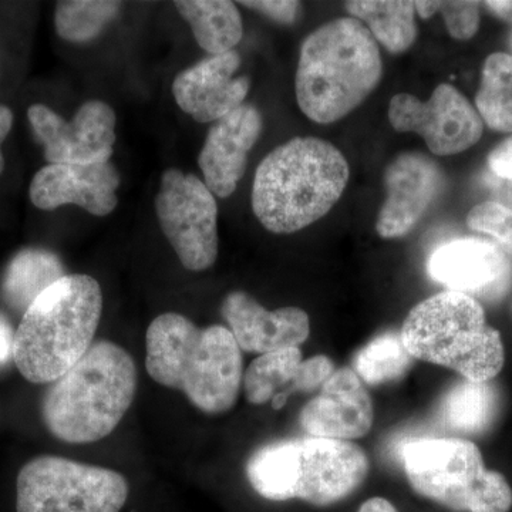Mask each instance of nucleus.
<instances>
[{
    "label": "nucleus",
    "instance_id": "14",
    "mask_svg": "<svg viewBox=\"0 0 512 512\" xmlns=\"http://www.w3.org/2000/svg\"><path fill=\"white\" fill-rule=\"evenodd\" d=\"M443 184L439 165L424 154L394 158L384 173L386 200L377 217V234L384 239L409 234L439 197Z\"/></svg>",
    "mask_w": 512,
    "mask_h": 512
},
{
    "label": "nucleus",
    "instance_id": "29",
    "mask_svg": "<svg viewBox=\"0 0 512 512\" xmlns=\"http://www.w3.org/2000/svg\"><path fill=\"white\" fill-rule=\"evenodd\" d=\"M440 13L454 39L468 40L476 35L480 26V3L441 2Z\"/></svg>",
    "mask_w": 512,
    "mask_h": 512
},
{
    "label": "nucleus",
    "instance_id": "30",
    "mask_svg": "<svg viewBox=\"0 0 512 512\" xmlns=\"http://www.w3.org/2000/svg\"><path fill=\"white\" fill-rule=\"evenodd\" d=\"M335 370V363L325 355H316L303 360L285 396L288 397L292 392H315L325 384Z\"/></svg>",
    "mask_w": 512,
    "mask_h": 512
},
{
    "label": "nucleus",
    "instance_id": "26",
    "mask_svg": "<svg viewBox=\"0 0 512 512\" xmlns=\"http://www.w3.org/2000/svg\"><path fill=\"white\" fill-rule=\"evenodd\" d=\"M302 362L299 348L275 350L256 357L242 380L248 402L255 406L271 402L279 389L292 384Z\"/></svg>",
    "mask_w": 512,
    "mask_h": 512
},
{
    "label": "nucleus",
    "instance_id": "5",
    "mask_svg": "<svg viewBox=\"0 0 512 512\" xmlns=\"http://www.w3.org/2000/svg\"><path fill=\"white\" fill-rule=\"evenodd\" d=\"M103 312L99 282L66 275L46 289L23 315L13 362L30 383L56 382L92 348Z\"/></svg>",
    "mask_w": 512,
    "mask_h": 512
},
{
    "label": "nucleus",
    "instance_id": "34",
    "mask_svg": "<svg viewBox=\"0 0 512 512\" xmlns=\"http://www.w3.org/2000/svg\"><path fill=\"white\" fill-rule=\"evenodd\" d=\"M15 333L5 316L0 315V369L13 362V343Z\"/></svg>",
    "mask_w": 512,
    "mask_h": 512
},
{
    "label": "nucleus",
    "instance_id": "24",
    "mask_svg": "<svg viewBox=\"0 0 512 512\" xmlns=\"http://www.w3.org/2000/svg\"><path fill=\"white\" fill-rule=\"evenodd\" d=\"M476 106L488 127L512 133V56L508 53H493L485 59Z\"/></svg>",
    "mask_w": 512,
    "mask_h": 512
},
{
    "label": "nucleus",
    "instance_id": "6",
    "mask_svg": "<svg viewBox=\"0 0 512 512\" xmlns=\"http://www.w3.org/2000/svg\"><path fill=\"white\" fill-rule=\"evenodd\" d=\"M369 468L365 450L352 441L309 436L259 448L248 460L247 477L266 500L328 507L355 493Z\"/></svg>",
    "mask_w": 512,
    "mask_h": 512
},
{
    "label": "nucleus",
    "instance_id": "3",
    "mask_svg": "<svg viewBox=\"0 0 512 512\" xmlns=\"http://www.w3.org/2000/svg\"><path fill=\"white\" fill-rule=\"evenodd\" d=\"M382 74V56L370 30L355 18L332 20L303 40L296 100L308 119L335 123L369 97Z\"/></svg>",
    "mask_w": 512,
    "mask_h": 512
},
{
    "label": "nucleus",
    "instance_id": "2",
    "mask_svg": "<svg viewBox=\"0 0 512 512\" xmlns=\"http://www.w3.org/2000/svg\"><path fill=\"white\" fill-rule=\"evenodd\" d=\"M345 156L325 140L298 137L276 147L256 170L252 210L274 234H293L319 221L349 181Z\"/></svg>",
    "mask_w": 512,
    "mask_h": 512
},
{
    "label": "nucleus",
    "instance_id": "35",
    "mask_svg": "<svg viewBox=\"0 0 512 512\" xmlns=\"http://www.w3.org/2000/svg\"><path fill=\"white\" fill-rule=\"evenodd\" d=\"M13 127V113L9 107L0 104V174L5 170V157L2 153V144L9 136L10 130Z\"/></svg>",
    "mask_w": 512,
    "mask_h": 512
},
{
    "label": "nucleus",
    "instance_id": "10",
    "mask_svg": "<svg viewBox=\"0 0 512 512\" xmlns=\"http://www.w3.org/2000/svg\"><path fill=\"white\" fill-rule=\"evenodd\" d=\"M158 224L185 269L201 272L218 256V205L197 175L168 168L156 198Z\"/></svg>",
    "mask_w": 512,
    "mask_h": 512
},
{
    "label": "nucleus",
    "instance_id": "32",
    "mask_svg": "<svg viewBox=\"0 0 512 512\" xmlns=\"http://www.w3.org/2000/svg\"><path fill=\"white\" fill-rule=\"evenodd\" d=\"M488 170L497 177L512 181V137L491 151L488 156Z\"/></svg>",
    "mask_w": 512,
    "mask_h": 512
},
{
    "label": "nucleus",
    "instance_id": "15",
    "mask_svg": "<svg viewBox=\"0 0 512 512\" xmlns=\"http://www.w3.org/2000/svg\"><path fill=\"white\" fill-rule=\"evenodd\" d=\"M121 177L114 164H49L30 183V201L52 211L74 204L96 217H106L119 204Z\"/></svg>",
    "mask_w": 512,
    "mask_h": 512
},
{
    "label": "nucleus",
    "instance_id": "8",
    "mask_svg": "<svg viewBox=\"0 0 512 512\" xmlns=\"http://www.w3.org/2000/svg\"><path fill=\"white\" fill-rule=\"evenodd\" d=\"M404 473L421 497L458 512H508L512 490L488 470L480 448L456 437H421L404 443Z\"/></svg>",
    "mask_w": 512,
    "mask_h": 512
},
{
    "label": "nucleus",
    "instance_id": "4",
    "mask_svg": "<svg viewBox=\"0 0 512 512\" xmlns=\"http://www.w3.org/2000/svg\"><path fill=\"white\" fill-rule=\"evenodd\" d=\"M136 392L133 357L116 343L101 340L50 384L42 402L43 423L64 443H96L116 430Z\"/></svg>",
    "mask_w": 512,
    "mask_h": 512
},
{
    "label": "nucleus",
    "instance_id": "11",
    "mask_svg": "<svg viewBox=\"0 0 512 512\" xmlns=\"http://www.w3.org/2000/svg\"><path fill=\"white\" fill-rule=\"evenodd\" d=\"M389 121L399 133L419 134L436 156L463 153L480 141L484 130L477 109L450 84H440L429 101L397 94L390 100Z\"/></svg>",
    "mask_w": 512,
    "mask_h": 512
},
{
    "label": "nucleus",
    "instance_id": "12",
    "mask_svg": "<svg viewBox=\"0 0 512 512\" xmlns=\"http://www.w3.org/2000/svg\"><path fill=\"white\" fill-rule=\"evenodd\" d=\"M28 119L49 164H101L113 156L116 113L104 101H87L72 121L43 104H33Z\"/></svg>",
    "mask_w": 512,
    "mask_h": 512
},
{
    "label": "nucleus",
    "instance_id": "18",
    "mask_svg": "<svg viewBox=\"0 0 512 512\" xmlns=\"http://www.w3.org/2000/svg\"><path fill=\"white\" fill-rule=\"evenodd\" d=\"M262 116L251 104H242L208 131L198 164L204 183L215 197L228 198L247 170L249 151L261 136Z\"/></svg>",
    "mask_w": 512,
    "mask_h": 512
},
{
    "label": "nucleus",
    "instance_id": "33",
    "mask_svg": "<svg viewBox=\"0 0 512 512\" xmlns=\"http://www.w3.org/2000/svg\"><path fill=\"white\" fill-rule=\"evenodd\" d=\"M484 183L488 190L493 192V197L498 204L504 207L512 208V181L497 177L493 173L484 175Z\"/></svg>",
    "mask_w": 512,
    "mask_h": 512
},
{
    "label": "nucleus",
    "instance_id": "38",
    "mask_svg": "<svg viewBox=\"0 0 512 512\" xmlns=\"http://www.w3.org/2000/svg\"><path fill=\"white\" fill-rule=\"evenodd\" d=\"M440 5L441 2H426V0L420 2L419 0V2H414V10L421 19H429L440 12Z\"/></svg>",
    "mask_w": 512,
    "mask_h": 512
},
{
    "label": "nucleus",
    "instance_id": "39",
    "mask_svg": "<svg viewBox=\"0 0 512 512\" xmlns=\"http://www.w3.org/2000/svg\"><path fill=\"white\" fill-rule=\"evenodd\" d=\"M508 46H510L511 56H512V30L510 32V35H508Z\"/></svg>",
    "mask_w": 512,
    "mask_h": 512
},
{
    "label": "nucleus",
    "instance_id": "22",
    "mask_svg": "<svg viewBox=\"0 0 512 512\" xmlns=\"http://www.w3.org/2000/svg\"><path fill=\"white\" fill-rule=\"evenodd\" d=\"M497 409L498 394L493 384L463 379L444 394L439 417L448 430L478 434L490 427Z\"/></svg>",
    "mask_w": 512,
    "mask_h": 512
},
{
    "label": "nucleus",
    "instance_id": "36",
    "mask_svg": "<svg viewBox=\"0 0 512 512\" xmlns=\"http://www.w3.org/2000/svg\"><path fill=\"white\" fill-rule=\"evenodd\" d=\"M484 5L498 19L512 25V0H491V2H485Z\"/></svg>",
    "mask_w": 512,
    "mask_h": 512
},
{
    "label": "nucleus",
    "instance_id": "31",
    "mask_svg": "<svg viewBox=\"0 0 512 512\" xmlns=\"http://www.w3.org/2000/svg\"><path fill=\"white\" fill-rule=\"evenodd\" d=\"M239 5L254 9L269 19L281 23V25H292L298 19L301 3L288 2V0H262V2H241Z\"/></svg>",
    "mask_w": 512,
    "mask_h": 512
},
{
    "label": "nucleus",
    "instance_id": "19",
    "mask_svg": "<svg viewBox=\"0 0 512 512\" xmlns=\"http://www.w3.org/2000/svg\"><path fill=\"white\" fill-rule=\"evenodd\" d=\"M222 316L239 349L248 353L275 352L299 348L311 335V320L299 308H279L266 311L247 292L229 293L222 302Z\"/></svg>",
    "mask_w": 512,
    "mask_h": 512
},
{
    "label": "nucleus",
    "instance_id": "20",
    "mask_svg": "<svg viewBox=\"0 0 512 512\" xmlns=\"http://www.w3.org/2000/svg\"><path fill=\"white\" fill-rule=\"evenodd\" d=\"M64 276L59 256L43 248H26L6 266L0 296L10 309L25 315L32 303Z\"/></svg>",
    "mask_w": 512,
    "mask_h": 512
},
{
    "label": "nucleus",
    "instance_id": "1",
    "mask_svg": "<svg viewBox=\"0 0 512 512\" xmlns=\"http://www.w3.org/2000/svg\"><path fill=\"white\" fill-rule=\"evenodd\" d=\"M146 367L151 379L181 390L207 414L227 413L237 403L244 362L228 328H198L180 313H163L148 326Z\"/></svg>",
    "mask_w": 512,
    "mask_h": 512
},
{
    "label": "nucleus",
    "instance_id": "21",
    "mask_svg": "<svg viewBox=\"0 0 512 512\" xmlns=\"http://www.w3.org/2000/svg\"><path fill=\"white\" fill-rule=\"evenodd\" d=\"M190 25L198 45L211 56L231 52L244 36L241 15L228 0H178L174 3Z\"/></svg>",
    "mask_w": 512,
    "mask_h": 512
},
{
    "label": "nucleus",
    "instance_id": "17",
    "mask_svg": "<svg viewBox=\"0 0 512 512\" xmlns=\"http://www.w3.org/2000/svg\"><path fill=\"white\" fill-rule=\"evenodd\" d=\"M241 66L238 52L201 60L175 77L174 99L178 107L198 123H215L244 104L251 82L235 77Z\"/></svg>",
    "mask_w": 512,
    "mask_h": 512
},
{
    "label": "nucleus",
    "instance_id": "13",
    "mask_svg": "<svg viewBox=\"0 0 512 512\" xmlns=\"http://www.w3.org/2000/svg\"><path fill=\"white\" fill-rule=\"evenodd\" d=\"M431 279L448 291L476 301H498L512 285V264L497 245L461 238L434 249L427 264Z\"/></svg>",
    "mask_w": 512,
    "mask_h": 512
},
{
    "label": "nucleus",
    "instance_id": "16",
    "mask_svg": "<svg viewBox=\"0 0 512 512\" xmlns=\"http://www.w3.org/2000/svg\"><path fill=\"white\" fill-rule=\"evenodd\" d=\"M373 421L372 397L350 367L335 370L299 414L302 429L320 439H360L372 430Z\"/></svg>",
    "mask_w": 512,
    "mask_h": 512
},
{
    "label": "nucleus",
    "instance_id": "27",
    "mask_svg": "<svg viewBox=\"0 0 512 512\" xmlns=\"http://www.w3.org/2000/svg\"><path fill=\"white\" fill-rule=\"evenodd\" d=\"M121 3L111 0H62L57 2V35L67 42H92L120 12Z\"/></svg>",
    "mask_w": 512,
    "mask_h": 512
},
{
    "label": "nucleus",
    "instance_id": "9",
    "mask_svg": "<svg viewBox=\"0 0 512 512\" xmlns=\"http://www.w3.org/2000/svg\"><path fill=\"white\" fill-rule=\"evenodd\" d=\"M128 491L126 478L110 468L40 456L19 471L16 511L120 512Z\"/></svg>",
    "mask_w": 512,
    "mask_h": 512
},
{
    "label": "nucleus",
    "instance_id": "28",
    "mask_svg": "<svg viewBox=\"0 0 512 512\" xmlns=\"http://www.w3.org/2000/svg\"><path fill=\"white\" fill-rule=\"evenodd\" d=\"M468 228L490 235L512 254V208L495 201L476 205L467 217Z\"/></svg>",
    "mask_w": 512,
    "mask_h": 512
},
{
    "label": "nucleus",
    "instance_id": "37",
    "mask_svg": "<svg viewBox=\"0 0 512 512\" xmlns=\"http://www.w3.org/2000/svg\"><path fill=\"white\" fill-rule=\"evenodd\" d=\"M359 512H397V510L386 498L373 497L360 505Z\"/></svg>",
    "mask_w": 512,
    "mask_h": 512
},
{
    "label": "nucleus",
    "instance_id": "23",
    "mask_svg": "<svg viewBox=\"0 0 512 512\" xmlns=\"http://www.w3.org/2000/svg\"><path fill=\"white\" fill-rule=\"evenodd\" d=\"M352 18L366 23L376 42L390 53H404L417 39L414 2H370L355 0L346 3Z\"/></svg>",
    "mask_w": 512,
    "mask_h": 512
},
{
    "label": "nucleus",
    "instance_id": "25",
    "mask_svg": "<svg viewBox=\"0 0 512 512\" xmlns=\"http://www.w3.org/2000/svg\"><path fill=\"white\" fill-rule=\"evenodd\" d=\"M414 357L404 348L399 333L377 336L353 359V372L370 386L402 379L413 365Z\"/></svg>",
    "mask_w": 512,
    "mask_h": 512
},
{
    "label": "nucleus",
    "instance_id": "7",
    "mask_svg": "<svg viewBox=\"0 0 512 512\" xmlns=\"http://www.w3.org/2000/svg\"><path fill=\"white\" fill-rule=\"evenodd\" d=\"M404 348L423 362L454 370L471 382H491L503 370L505 350L481 303L446 291L414 306L402 326Z\"/></svg>",
    "mask_w": 512,
    "mask_h": 512
}]
</instances>
